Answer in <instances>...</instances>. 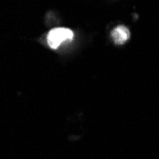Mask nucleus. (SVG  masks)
I'll use <instances>...</instances> for the list:
<instances>
[{
  "mask_svg": "<svg viewBox=\"0 0 159 159\" xmlns=\"http://www.w3.org/2000/svg\"><path fill=\"white\" fill-rule=\"evenodd\" d=\"M111 37L115 44H124L129 39V31L125 26H118L111 32Z\"/></svg>",
  "mask_w": 159,
  "mask_h": 159,
  "instance_id": "2",
  "label": "nucleus"
},
{
  "mask_svg": "<svg viewBox=\"0 0 159 159\" xmlns=\"http://www.w3.org/2000/svg\"><path fill=\"white\" fill-rule=\"evenodd\" d=\"M74 33L67 28H55L48 34V44L52 49H57L64 41L71 40Z\"/></svg>",
  "mask_w": 159,
  "mask_h": 159,
  "instance_id": "1",
  "label": "nucleus"
}]
</instances>
